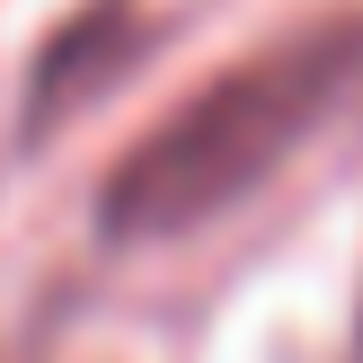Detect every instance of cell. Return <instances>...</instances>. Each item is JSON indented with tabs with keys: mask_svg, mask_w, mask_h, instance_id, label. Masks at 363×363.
I'll return each instance as SVG.
<instances>
[{
	"mask_svg": "<svg viewBox=\"0 0 363 363\" xmlns=\"http://www.w3.org/2000/svg\"><path fill=\"white\" fill-rule=\"evenodd\" d=\"M363 98V9H328L266 35L230 71L169 106L124 160L98 177V240L106 248H160L195 240L248 195H266L337 116Z\"/></svg>",
	"mask_w": 363,
	"mask_h": 363,
	"instance_id": "cell-1",
	"label": "cell"
},
{
	"mask_svg": "<svg viewBox=\"0 0 363 363\" xmlns=\"http://www.w3.org/2000/svg\"><path fill=\"white\" fill-rule=\"evenodd\" d=\"M151 35H160V27H151V18H133V0H89V9L45 45V62H35V89H27V106H18V124H27V133H53L71 106L106 98V89H116L124 71L151 53Z\"/></svg>",
	"mask_w": 363,
	"mask_h": 363,
	"instance_id": "cell-2",
	"label": "cell"
}]
</instances>
